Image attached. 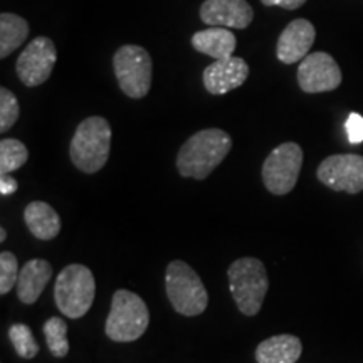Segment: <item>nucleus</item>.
I'll return each mask as SVG.
<instances>
[{"instance_id":"nucleus-1","label":"nucleus","mask_w":363,"mask_h":363,"mask_svg":"<svg viewBox=\"0 0 363 363\" xmlns=\"http://www.w3.org/2000/svg\"><path fill=\"white\" fill-rule=\"evenodd\" d=\"M233 148V138L219 128L197 131L182 145L177 155V170L182 177L203 180L220 165Z\"/></svg>"},{"instance_id":"nucleus-2","label":"nucleus","mask_w":363,"mask_h":363,"mask_svg":"<svg viewBox=\"0 0 363 363\" xmlns=\"http://www.w3.org/2000/svg\"><path fill=\"white\" fill-rule=\"evenodd\" d=\"M111 150V126L101 116H89L79 123L71 140L69 155L84 174H96L106 165Z\"/></svg>"},{"instance_id":"nucleus-3","label":"nucleus","mask_w":363,"mask_h":363,"mask_svg":"<svg viewBox=\"0 0 363 363\" xmlns=\"http://www.w3.org/2000/svg\"><path fill=\"white\" fill-rule=\"evenodd\" d=\"M227 278L239 311L246 316H256L269 288V278L262 261L256 257L235 259L227 269Z\"/></svg>"},{"instance_id":"nucleus-4","label":"nucleus","mask_w":363,"mask_h":363,"mask_svg":"<svg viewBox=\"0 0 363 363\" xmlns=\"http://www.w3.org/2000/svg\"><path fill=\"white\" fill-rule=\"evenodd\" d=\"M150 325L147 303L128 289H118L113 294L111 310L104 323L106 337L116 343H130L142 338Z\"/></svg>"},{"instance_id":"nucleus-5","label":"nucleus","mask_w":363,"mask_h":363,"mask_svg":"<svg viewBox=\"0 0 363 363\" xmlns=\"http://www.w3.org/2000/svg\"><path fill=\"white\" fill-rule=\"evenodd\" d=\"M96 296V281L89 267L69 264L59 272L54 286V299L57 310L66 318L78 320L93 306Z\"/></svg>"},{"instance_id":"nucleus-6","label":"nucleus","mask_w":363,"mask_h":363,"mask_svg":"<svg viewBox=\"0 0 363 363\" xmlns=\"http://www.w3.org/2000/svg\"><path fill=\"white\" fill-rule=\"evenodd\" d=\"M170 305L182 316H199L207 310L208 294L201 276L184 261H172L165 272Z\"/></svg>"},{"instance_id":"nucleus-7","label":"nucleus","mask_w":363,"mask_h":363,"mask_svg":"<svg viewBox=\"0 0 363 363\" xmlns=\"http://www.w3.org/2000/svg\"><path fill=\"white\" fill-rule=\"evenodd\" d=\"M113 69L118 84L128 98L142 99L152 88L153 65L148 51L142 45H121L113 56Z\"/></svg>"},{"instance_id":"nucleus-8","label":"nucleus","mask_w":363,"mask_h":363,"mask_svg":"<svg viewBox=\"0 0 363 363\" xmlns=\"http://www.w3.org/2000/svg\"><path fill=\"white\" fill-rule=\"evenodd\" d=\"M303 167V148L288 142L276 147L262 163V182L274 195L289 194L296 185Z\"/></svg>"},{"instance_id":"nucleus-9","label":"nucleus","mask_w":363,"mask_h":363,"mask_svg":"<svg viewBox=\"0 0 363 363\" xmlns=\"http://www.w3.org/2000/svg\"><path fill=\"white\" fill-rule=\"evenodd\" d=\"M57 61L56 45L49 38H35L26 45L17 59L16 71L21 83L35 88L51 78L54 65Z\"/></svg>"},{"instance_id":"nucleus-10","label":"nucleus","mask_w":363,"mask_h":363,"mask_svg":"<svg viewBox=\"0 0 363 363\" xmlns=\"http://www.w3.org/2000/svg\"><path fill=\"white\" fill-rule=\"evenodd\" d=\"M316 177L331 190L358 194L363 190V157L345 153L331 155L320 163Z\"/></svg>"},{"instance_id":"nucleus-11","label":"nucleus","mask_w":363,"mask_h":363,"mask_svg":"<svg viewBox=\"0 0 363 363\" xmlns=\"http://www.w3.org/2000/svg\"><path fill=\"white\" fill-rule=\"evenodd\" d=\"M298 84L305 93L311 94L333 91L342 84V71L330 54H308L298 67Z\"/></svg>"},{"instance_id":"nucleus-12","label":"nucleus","mask_w":363,"mask_h":363,"mask_svg":"<svg viewBox=\"0 0 363 363\" xmlns=\"http://www.w3.org/2000/svg\"><path fill=\"white\" fill-rule=\"evenodd\" d=\"M249 78V65L242 57H227L214 61L203 69V86L211 94L220 96L238 89Z\"/></svg>"},{"instance_id":"nucleus-13","label":"nucleus","mask_w":363,"mask_h":363,"mask_svg":"<svg viewBox=\"0 0 363 363\" xmlns=\"http://www.w3.org/2000/svg\"><path fill=\"white\" fill-rule=\"evenodd\" d=\"M201 19L211 27L246 29L254 19L247 0H206L201 7Z\"/></svg>"},{"instance_id":"nucleus-14","label":"nucleus","mask_w":363,"mask_h":363,"mask_svg":"<svg viewBox=\"0 0 363 363\" xmlns=\"http://www.w3.org/2000/svg\"><path fill=\"white\" fill-rule=\"evenodd\" d=\"M316 39V30L310 21L296 19L289 22L281 33L276 45V56L284 65H294L303 61L310 52Z\"/></svg>"},{"instance_id":"nucleus-15","label":"nucleus","mask_w":363,"mask_h":363,"mask_svg":"<svg viewBox=\"0 0 363 363\" xmlns=\"http://www.w3.org/2000/svg\"><path fill=\"white\" fill-rule=\"evenodd\" d=\"M52 278V266L45 259H30L21 267L17 281V298L24 305H34Z\"/></svg>"},{"instance_id":"nucleus-16","label":"nucleus","mask_w":363,"mask_h":363,"mask_svg":"<svg viewBox=\"0 0 363 363\" xmlns=\"http://www.w3.org/2000/svg\"><path fill=\"white\" fill-rule=\"evenodd\" d=\"M192 45L195 51L219 61V59L233 57L238 48V39L233 30L225 27H211V29L195 33L192 35Z\"/></svg>"},{"instance_id":"nucleus-17","label":"nucleus","mask_w":363,"mask_h":363,"mask_svg":"<svg viewBox=\"0 0 363 363\" xmlns=\"http://www.w3.org/2000/svg\"><path fill=\"white\" fill-rule=\"evenodd\" d=\"M303 353L301 340L294 335H276L257 345V363H296Z\"/></svg>"},{"instance_id":"nucleus-18","label":"nucleus","mask_w":363,"mask_h":363,"mask_svg":"<svg viewBox=\"0 0 363 363\" xmlns=\"http://www.w3.org/2000/svg\"><path fill=\"white\" fill-rule=\"evenodd\" d=\"M24 222L39 240H51L61 233V217L48 202H30L24 211Z\"/></svg>"},{"instance_id":"nucleus-19","label":"nucleus","mask_w":363,"mask_h":363,"mask_svg":"<svg viewBox=\"0 0 363 363\" xmlns=\"http://www.w3.org/2000/svg\"><path fill=\"white\" fill-rule=\"evenodd\" d=\"M29 35V24L16 13L4 12L0 16V57L7 56L19 49Z\"/></svg>"},{"instance_id":"nucleus-20","label":"nucleus","mask_w":363,"mask_h":363,"mask_svg":"<svg viewBox=\"0 0 363 363\" xmlns=\"http://www.w3.org/2000/svg\"><path fill=\"white\" fill-rule=\"evenodd\" d=\"M29 160V150L21 140L4 138L0 142V175L12 174Z\"/></svg>"},{"instance_id":"nucleus-21","label":"nucleus","mask_w":363,"mask_h":363,"mask_svg":"<svg viewBox=\"0 0 363 363\" xmlns=\"http://www.w3.org/2000/svg\"><path fill=\"white\" fill-rule=\"evenodd\" d=\"M44 337L49 352L56 358H65L69 353L67 342V325L62 318L52 316L44 323Z\"/></svg>"},{"instance_id":"nucleus-22","label":"nucleus","mask_w":363,"mask_h":363,"mask_svg":"<svg viewBox=\"0 0 363 363\" xmlns=\"http://www.w3.org/2000/svg\"><path fill=\"white\" fill-rule=\"evenodd\" d=\"M9 338H11L13 350L24 360H30L39 353V345L35 342L33 331L24 323H16L9 330Z\"/></svg>"},{"instance_id":"nucleus-23","label":"nucleus","mask_w":363,"mask_h":363,"mask_svg":"<svg viewBox=\"0 0 363 363\" xmlns=\"http://www.w3.org/2000/svg\"><path fill=\"white\" fill-rule=\"evenodd\" d=\"M21 106L16 94L11 89L0 88V131L7 133L9 130L19 120Z\"/></svg>"},{"instance_id":"nucleus-24","label":"nucleus","mask_w":363,"mask_h":363,"mask_svg":"<svg viewBox=\"0 0 363 363\" xmlns=\"http://www.w3.org/2000/svg\"><path fill=\"white\" fill-rule=\"evenodd\" d=\"M19 262H17L16 254L11 251H4L0 254V294L6 296L7 293L16 288L19 281Z\"/></svg>"},{"instance_id":"nucleus-25","label":"nucleus","mask_w":363,"mask_h":363,"mask_svg":"<svg viewBox=\"0 0 363 363\" xmlns=\"http://www.w3.org/2000/svg\"><path fill=\"white\" fill-rule=\"evenodd\" d=\"M345 130H347L348 142L353 145L363 143V116L358 113H350L345 121Z\"/></svg>"},{"instance_id":"nucleus-26","label":"nucleus","mask_w":363,"mask_h":363,"mask_svg":"<svg viewBox=\"0 0 363 363\" xmlns=\"http://www.w3.org/2000/svg\"><path fill=\"white\" fill-rule=\"evenodd\" d=\"M261 2L267 7L278 6V7L286 9V11H294V9H299L301 6H305L306 0H261Z\"/></svg>"},{"instance_id":"nucleus-27","label":"nucleus","mask_w":363,"mask_h":363,"mask_svg":"<svg viewBox=\"0 0 363 363\" xmlns=\"http://www.w3.org/2000/svg\"><path fill=\"white\" fill-rule=\"evenodd\" d=\"M19 189V184H17L16 179H12L11 175H2L0 177V194L2 195H11Z\"/></svg>"},{"instance_id":"nucleus-28","label":"nucleus","mask_w":363,"mask_h":363,"mask_svg":"<svg viewBox=\"0 0 363 363\" xmlns=\"http://www.w3.org/2000/svg\"><path fill=\"white\" fill-rule=\"evenodd\" d=\"M6 238H7V230L2 227V229H0V240H2V242H4V240H6Z\"/></svg>"}]
</instances>
